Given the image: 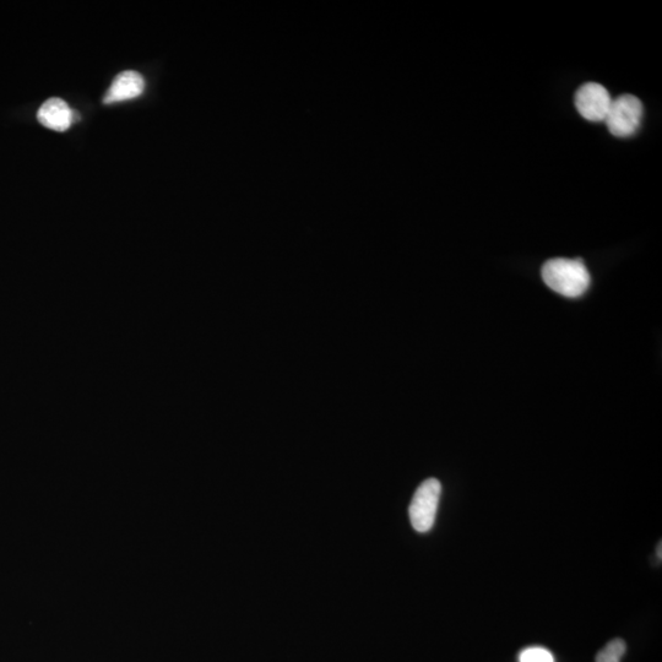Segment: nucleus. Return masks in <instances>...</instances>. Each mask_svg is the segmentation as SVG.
I'll return each instance as SVG.
<instances>
[{
    "label": "nucleus",
    "mask_w": 662,
    "mask_h": 662,
    "mask_svg": "<svg viewBox=\"0 0 662 662\" xmlns=\"http://www.w3.org/2000/svg\"><path fill=\"white\" fill-rule=\"evenodd\" d=\"M519 662H555L550 650L541 647L524 649L519 654Z\"/></svg>",
    "instance_id": "8"
},
{
    "label": "nucleus",
    "mask_w": 662,
    "mask_h": 662,
    "mask_svg": "<svg viewBox=\"0 0 662 662\" xmlns=\"http://www.w3.org/2000/svg\"><path fill=\"white\" fill-rule=\"evenodd\" d=\"M144 89V78L139 73L128 70V72L118 74L116 79L113 80L103 102L106 105H111V103L132 100L143 94Z\"/></svg>",
    "instance_id": "5"
},
{
    "label": "nucleus",
    "mask_w": 662,
    "mask_h": 662,
    "mask_svg": "<svg viewBox=\"0 0 662 662\" xmlns=\"http://www.w3.org/2000/svg\"><path fill=\"white\" fill-rule=\"evenodd\" d=\"M442 485L437 479H428L417 488L409 508L410 522L417 533L425 534L436 522Z\"/></svg>",
    "instance_id": "2"
},
{
    "label": "nucleus",
    "mask_w": 662,
    "mask_h": 662,
    "mask_svg": "<svg viewBox=\"0 0 662 662\" xmlns=\"http://www.w3.org/2000/svg\"><path fill=\"white\" fill-rule=\"evenodd\" d=\"M642 117V101L636 96L627 94L612 100L605 123L615 137L628 138L637 133Z\"/></svg>",
    "instance_id": "3"
},
{
    "label": "nucleus",
    "mask_w": 662,
    "mask_h": 662,
    "mask_svg": "<svg viewBox=\"0 0 662 662\" xmlns=\"http://www.w3.org/2000/svg\"><path fill=\"white\" fill-rule=\"evenodd\" d=\"M611 103L609 91L598 83H586L575 94V107L586 121L605 122Z\"/></svg>",
    "instance_id": "4"
},
{
    "label": "nucleus",
    "mask_w": 662,
    "mask_h": 662,
    "mask_svg": "<svg viewBox=\"0 0 662 662\" xmlns=\"http://www.w3.org/2000/svg\"><path fill=\"white\" fill-rule=\"evenodd\" d=\"M626 650L627 645L622 639H613L596 655L595 662H621Z\"/></svg>",
    "instance_id": "7"
},
{
    "label": "nucleus",
    "mask_w": 662,
    "mask_h": 662,
    "mask_svg": "<svg viewBox=\"0 0 662 662\" xmlns=\"http://www.w3.org/2000/svg\"><path fill=\"white\" fill-rule=\"evenodd\" d=\"M542 279L551 290L569 298H578L588 291L590 274L583 260L556 258L542 267Z\"/></svg>",
    "instance_id": "1"
},
{
    "label": "nucleus",
    "mask_w": 662,
    "mask_h": 662,
    "mask_svg": "<svg viewBox=\"0 0 662 662\" xmlns=\"http://www.w3.org/2000/svg\"><path fill=\"white\" fill-rule=\"evenodd\" d=\"M73 111L70 110L68 103L53 97L47 100L41 106L37 119L43 127L56 130V132H65L73 123Z\"/></svg>",
    "instance_id": "6"
}]
</instances>
